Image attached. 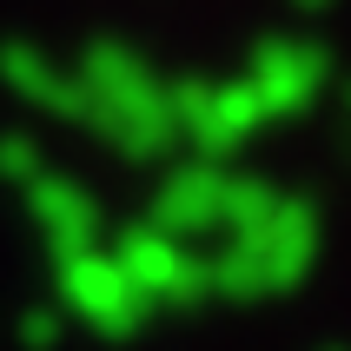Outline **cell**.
<instances>
[{
    "label": "cell",
    "instance_id": "cell-1",
    "mask_svg": "<svg viewBox=\"0 0 351 351\" xmlns=\"http://www.w3.org/2000/svg\"><path fill=\"white\" fill-rule=\"evenodd\" d=\"M166 99H173V126L193 139L199 153H232L239 139L265 119V106L252 99L245 80H232V86H219V80H179V86H166Z\"/></svg>",
    "mask_w": 351,
    "mask_h": 351
},
{
    "label": "cell",
    "instance_id": "cell-2",
    "mask_svg": "<svg viewBox=\"0 0 351 351\" xmlns=\"http://www.w3.org/2000/svg\"><path fill=\"white\" fill-rule=\"evenodd\" d=\"M119 272L139 298H173V305H193L206 292V258L186 252V239L159 232V226H133L119 239Z\"/></svg>",
    "mask_w": 351,
    "mask_h": 351
},
{
    "label": "cell",
    "instance_id": "cell-3",
    "mask_svg": "<svg viewBox=\"0 0 351 351\" xmlns=\"http://www.w3.org/2000/svg\"><path fill=\"white\" fill-rule=\"evenodd\" d=\"M60 285H66V305H73L93 332H133L139 325V305L146 298L126 285V272H119V258L113 252H73V258H60Z\"/></svg>",
    "mask_w": 351,
    "mask_h": 351
},
{
    "label": "cell",
    "instance_id": "cell-4",
    "mask_svg": "<svg viewBox=\"0 0 351 351\" xmlns=\"http://www.w3.org/2000/svg\"><path fill=\"white\" fill-rule=\"evenodd\" d=\"M245 86H252V99L265 106V119L272 113H298V106L318 99V86H325V53H318L312 40H265L252 53Z\"/></svg>",
    "mask_w": 351,
    "mask_h": 351
},
{
    "label": "cell",
    "instance_id": "cell-5",
    "mask_svg": "<svg viewBox=\"0 0 351 351\" xmlns=\"http://www.w3.org/2000/svg\"><path fill=\"white\" fill-rule=\"evenodd\" d=\"M146 226H159V232H173V239L226 226V166H219V159H186V166H173Z\"/></svg>",
    "mask_w": 351,
    "mask_h": 351
},
{
    "label": "cell",
    "instance_id": "cell-6",
    "mask_svg": "<svg viewBox=\"0 0 351 351\" xmlns=\"http://www.w3.org/2000/svg\"><path fill=\"white\" fill-rule=\"evenodd\" d=\"M27 213H34V226L47 232V245H53L60 258L93 252V239H99V206H93V193H86L80 179L40 173L34 186H27Z\"/></svg>",
    "mask_w": 351,
    "mask_h": 351
},
{
    "label": "cell",
    "instance_id": "cell-7",
    "mask_svg": "<svg viewBox=\"0 0 351 351\" xmlns=\"http://www.w3.org/2000/svg\"><path fill=\"white\" fill-rule=\"evenodd\" d=\"M258 252V265H265V285H292L305 265H312V252H318V226H312V206L305 199H278V213L258 226L252 239H245Z\"/></svg>",
    "mask_w": 351,
    "mask_h": 351
},
{
    "label": "cell",
    "instance_id": "cell-8",
    "mask_svg": "<svg viewBox=\"0 0 351 351\" xmlns=\"http://www.w3.org/2000/svg\"><path fill=\"white\" fill-rule=\"evenodd\" d=\"M0 73H7V86H14L20 99H34V106H47V113L86 119V86H80V73L53 66L40 47H7V53H0Z\"/></svg>",
    "mask_w": 351,
    "mask_h": 351
},
{
    "label": "cell",
    "instance_id": "cell-9",
    "mask_svg": "<svg viewBox=\"0 0 351 351\" xmlns=\"http://www.w3.org/2000/svg\"><path fill=\"white\" fill-rule=\"evenodd\" d=\"M0 173L20 179V186H34V179H40V146L27 133H7V139H0Z\"/></svg>",
    "mask_w": 351,
    "mask_h": 351
},
{
    "label": "cell",
    "instance_id": "cell-10",
    "mask_svg": "<svg viewBox=\"0 0 351 351\" xmlns=\"http://www.w3.org/2000/svg\"><path fill=\"white\" fill-rule=\"evenodd\" d=\"M60 318H66V312H47V305H40V312H27V318H20V338H27V345H53V332H60Z\"/></svg>",
    "mask_w": 351,
    "mask_h": 351
},
{
    "label": "cell",
    "instance_id": "cell-11",
    "mask_svg": "<svg viewBox=\"0 0 351 351\" xmlns=\"http://www.w3.org/2000/svg\"><path fill=\"white\" fill-rule=\"evenodd\" d=\"M298 7H305V14H318V7H332V0H298Z\"/></svg>",
    "mask_w": 351,
    "mask_h": 351
}]
</instances>
